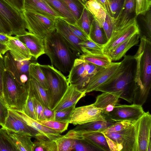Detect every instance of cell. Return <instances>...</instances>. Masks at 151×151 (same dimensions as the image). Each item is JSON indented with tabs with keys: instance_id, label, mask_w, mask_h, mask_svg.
<instances>
[{
	"instance_id": "cell-5",
	"label": "cell",
	"mask_w": 151,
	"mask_h": 151,
	"mask_svg": "<svg viewBox=\"0 0 151 151\" xmlns=\"http://www.w3.org/2000/svg\"><path fill=\"white\" fill-rule=\"evenodd\" d=\"M40 66L48 84L49 108L53 110L66 92L69 84L61 72L53 66L40 64Z\"/></svg>"
},
{
	"instance_id": "cell-34",
	"label": "cell",
	"mask_w": 151,
	"mask_h": 151,
	"mask_svg": "<svg viewBox=\"0 0 151 151\" xmlns=\"http://www.w3.org/2000/svg\"><path fill=\"white\" fill-rule=\"evenodd\" d=\"M9 110L17 123L22 131V134L35 138L36 136L40 133V132L28 124L20 116L13 110L9 109Z\"/></svg>"
},
{
	"instance_id": "cell-45",
	"label": "cell",
	"mask_w": 151,
	"mask_h": 151,
	"mask_svg": "<svg viewBox=\"0 0 151 151\" xmlns=\"http://www.w3.org/2000/svg\"><path fill=\"white\" fill-rule=\"evenodd\" d=\"M136 16L145 14L150 9L151 0H135Z\"/></svg>"
},
{
	"instance_id": "cell-2",
	"label": "cell",
	"mask_w": 151,
	"mask_h": 151,
	"mask_svg": "<svg viewBox=\"0 0 151 151\" xmlns=\"http://www.w3.org/2000/svg\"><path fill=\"white\" fill-rule=\"evenodd\" d=\"M116 73L96 91L118 93L120 98L131 103L135 85L136 61L133 56L125 55Z\"/></svg>"
},
{
	"instance_id": "cell-39",
	"label": "cell",
	"mask_w": 151,
	"mask_h": 151,
	"mask_svg": "<svg viewBox=\"0 0 151 151\" xmlns=\"http://www.w3.org/2000/svg\"><path fill=\"white\" fill-rule=\"evenodd\" d=\"M79 45L83 53H104L103 45L97 44L90 40L81 42Z\"/></svg>"
},
{
	"instance_id": "cell-57",
	"label": "cell",
	"mask_w": 151,
	"mask_h": 151,
	"mask_svg": "<svg viewBox=\"0 0 151 151\" xmlns=\"http://www.w3.org/2000/svg\"><path fill=\"white\" fill-rule=\"evenodd\" d=\"M101 3L106 12L111 15L109 0H99Z\"/></svg>"
},
{
	"instance_id": "cell-1",
	"label": "cell",
	"mask_w": 151,
	"mask_h": 151,
	"mask_svg": "<svg viewBox=\"0 0 151 151\" xmlns=\"http://www.w3.org/2000/svg\"><path fill=\"white\" fill-rule=\"evenodd\" d=\"M138 50L133 56L136 61L133 104L142 106L146 101L151 86V39L140 38Z\"/></svg>"
},
{
	"instance_id": "cell-60",
	"label": "cell",
	"mask_w": 151,
	"mask_h": 151,
	"mask_svg": "<svg viewBox=\"0 0 151 151\" xmlns=\"http://www.w3.org/2000/svg\"><path fill=\"white\" fill-rule=\"evenodd\" d=\"M81 4L83 6L85 5V4L87 1L86 0H76Z\"/></svg>"
},
{
	"instance_id": "cell-10",
	"label": "cell",
	"mask_w": 151,
	"mask_h": 151,
	"mask_svg": "<svg viewBox=\"0 0 151 151\" xmlns=\"http://www.w3.org/2000/svg\"><path fill=\"white\" fill-rule=\"evenodd\" d=\"M0 14L11 27L12 35L26 34V25L22 13L17 10L4 0H0Z\"/></svg>"
},
{
	"instance_id": "cell-7",
	"label": "cell",
	"mask_w": 151,
	"mask_h": 151,
	"mask_svg": "<svg viewBox=\"0 0 151 151\" xmlns=\"http://www.w3.org/2000/svg\"><path fill=\"white\" fill-rule=\"evenodd\" d=\"M22 14L30 33L44 39L55 30V19L30 11L24 10Z\"/></svg>"
},
{
	"instance_id": "cell-48",
	"label": "cell",
	"mask_w": 151,
	"mask_h": 151,
	"mask_svg": "<svg viewBox=\"0 0 151 151\" xmlns=\"http://www.w3.org/2000/svg\"><path fill=\"white\" fill-rule=\"evenodd\" d=\"M67 24L69 28L73 33L79 39L82 41L89 40L88 36L77 24Z\"/></svg>"
},
{
	"instance_id": "cell-24",
	"label": "cell",
	"mask_w": 151,
	"mask_h": 151,
	"mask_svg": "<svg viewBox=\"0 0 151 151\" xmlns=\"http://www.w3.org/2000/svg\"><path fill=\"white\" fill-rule=\"evenodd\" d=\"M27 89L33 96L43 106L49 108V101L47 90L37 81L29 75Z\"/></svg>"
},
{
	"instance_id": "cell-32",
	"label": "cell",
	"mask_w": 151,
	"mask_h": 151,
	"mask_svg": "<svg viewBox=\"0 0 151 151\" xmlns=\"http://www.w3.org/2000/svg\"><path fill=\"white\" fill-rule=\"evenodd\" d=\"M0 151H19L8 130L3 127L0 129Z\"/></svg>"
},
{
	"instance_id": "cell-16",
	"label": "cell",
	"mask_w": 151,
	"mask_h": 151,
	"mask_svg": "<svg viewBox=\"0 0 151 151\" xmlns=\"http://www.w3.org/2000/svg\"><path fill=\"white\" fill-rule=\"evenodd\" d=\"M55 28L57 32L77 57L83 54L79 45L80 43L82 41L73 33L65 21L61 19H56Z\"/></svg>"
},
{
	"instance_id": "cell-42",
	"label": "cell",
	"mask_w": 151,
	"mask_h": 151,
	"mask_svg": "<svg viewBox=\"0 0 151 151\" xmlns=\"http://www.w3.org/2000/svg\"><path fill=\"white\" fill-rule=\"evenodd\" d=\"M28 95L22 112L29 117L36 120L33 103V96L31 92L28 89Z\"/></svg>"
},
{
	"instance_id": "cell-61",
	"label": "cell",
	"mask_w": 151,
	"mask_h": 151,
	"mask_svg": "<svg viewBox=\"0 0 151 151\" xmlns=\"http://www.w3.org/2000/svg\"><path fill=\"white\" fill-rule=\"evenodd\" d=\"M87 1L88 0H86Z\"/></svg>"
},
{
	"instance_id": "cell-30",
	"label": "cell",
	"mask_w": 151,
	"mask_h": 151,
	"mask_svg": "<svg viewBox=\"0 0 151 151\" xmlns=\"http://www.w3.org/2000/svg\"><path fill=\"white\" fill-rule=\"evenodd\" d=\"M7 130L19 151H33L34 143L31 136Z\"/></svg>"
},
{
	"instance_id": "cell-49",
	"label": "cell",
	"mask_w": 151,
	"mask_h": 151,
	"mask_svg": "<svg viewBox=\"0 0 151 151\" xmlns=\"http://www.w3.org/2000/svg\"><path fill=\"white\" fill-rule=\"evenodd\" d=\"M124 0H109L111 16L115 18L122 7Z\"/></svg>"
},
{
	"instance_id": "cell-59",
	"label": "cell",
	"mask_w": 151,
	"mask_h": 151,
	"mask_svg": "<svg viewBox=\"0 0 151 151\" xmlns=\"http://www.w3.org/2000/svg\"><path fill=\"white\" fill-rule=\"evenodd\" d=\"M8 50L9 49L6 45L0 42V53L4 55Z\"/></svg>"
},
{
	"instance_id": "cell-35",
	"label": "cell",
	"mask_w": 151,
	"mask_h": 151,
	"mask_svg": "<svg viewBox=\"0 0 151 151\" xmlns=\"http://www.w3.org/2000/svg\"><path fill=\"white\" fill-rule=\"evenodd\" d=\"M93 19L91 14L84 6L80 17L77 21V25L88 36Z\"/></svg>"
},
{
	"instance_id": "cell-52",
	"label": "cell",
	"mask_w": 151,
	"mask_h": 151,
	"mask_svg": "<svg viewBox=\"0 0 151 151\" xmlns=\"http://www.w3.org/2000/svg\"><path fill=\"white\" fill-rule=\"evenodd\" d=\"M5 70L4 57L0 53V98L4 102L3 96V82Z\"/></svg>"
},
{
	"instance_id": "cell-17",
	"label": "cell",
	"mask_w": 151,
	"mask_h": 151,
	"mask_svg": "<svg viewBox=\"0 0 151 151\" xmlns=\"http://www.w3.org/2000/svg\"><path fill=\"white\" fill-rule=\"evenodd\" d=\"M15 36L25 45L35 60L45 54L44 39L28 32L24 35Z\"/></svg>"
},
{
	"instance_id": "cell-14",
	"label": "cell",
	"mask_w": 151,
	"mask_h": 151,
	"mask_svg": "<svg viewBox=\"0 0 151 151\" xmlns=\"http://www.w3.org/2000/svg\"><path fill=\"white\" fill-rule=\"evenodd\" d=\"M106 120L102 111L93 104L75 107L70 115L69 122V123L76 125L93 121Z\"/></svg>"
},
{
	"instance_id": "cell-4",
	"label": "cell",
	"mask_w": 151,
	"mask_h": 151,
	"mask_svg": "<svg viewBox=\"0 0 151 151\" xmlns=\"http://www.w3.org/2000/svg\"><path fill=\"white\" fill-rule=\"evenodd\" d=\"M28 95L27 88L19 83L5 70L3 82L4 101L9 109L23 111Z\"/></svg>"
},
{
	"instance_id": "cell-50",
	"label": "cell",
	"mask_w": 151,
	"mask_h": 151,
	"mask_svg": "<svg viewBox=\"0 0 151 151\" xmlns=\"http://www.w3.org/2000/svg\"><path fill=\"white\" fill-rule=\"evenodd\" d=\"M33 101L36 120H46L44 114L42 105L34 96Z\"/></svg>"
},
{
	"instance_id": "cell-53",
	"label": "cell",
	"mask_w": 151,
	"mask_h": 151,
	"mask_svg": "<svg viewBox=\"0 0 151 151\" xmlns=\"http://www.w3.org/2000/svg\"><path fill=\"white\" fill-rule=\"evenodd\" d=\"M0 33L8 36L12 35V30L10 25L0 14Z\"/></svg>"
},
{
	"instance_id": "cell-40",
	"label": "cell",
	"mask_w": 151,
	"mask_h": 151,
	"mask_svg": "<svg viewBox=\"0 0 151 151\" xmlns=\"http://www.w3.org/2000/svg\"><path fill=\"white\" fill-rule=\"evenodd\" d=\"M58 151H73L75 143V139L62 135L55 141Z\"/></svg>"
},
{
	"instance_id": "cell-36",
	"label": "cell",
	"mask_w": 151,
	"mask_h": 151,
	"mask_svg": "<svg viewBox=\"0 0 151 151\" xmlns=\"http://www.w3.org/2000/svg\"><path fill=\"white\" fill-rule=\"evenodd\" d=\"M101 28L93 19L89 35V40L99 44L104 45L106 42L102 33Z\"/></svg>"
},
{
	"instance_id": "cell-3",
	"label": "cell",
	"mask_w": 151,
	"mask_h": 151,
	"mask_svg": "<svg viewBox=\"0 0 151 151\" xmlns=\"http://www.w3.org/2000/svg\"><path fill=\"white\" fill-rule=\"evenodd\" d=\"M45 52L51 65L63 73L69 72L77 57L56 30L44 38Z\"/></svg>"
},
{
	"instance_id": "cell-28",
	"label": "cell",
	"mask_w": 151,
	"mask_h": 151,
	"mask_svg": "<svg viewBox=\"0 0 151 151\" xmlns=\"http://www.w3.org/2000/svg\"><path fill=\"white\" fill-rule=\"evenodd\" d=\"M78 58L85 62L103 68L109 66L112 62L108 56L104 53H83Z\"/></svg>"
},
{
	"instance_id": "cell-58",
	"label": "cell",
	"mask_w": 151,
	"mask_h": 151,
	"mask_svg": "<svg viewBox=\"0 0 151 151\" xmlns=\"http://www.w3.org/2000/svg\"><path fill=\"white\" fill-rule=\"evenodd\" d=\"M9 40V36L4 34L0 33V42L6 44Z\"/></svg>"
},
{
	"instance_id": "cell-51",
	"label": "cell",
	"mask_w": 151,
	"mask_h": 151,
	"mask_svg": "<svg viewBox=\"0 0 151 151\" xmlns=\"http://www.w3.org/2000/svg\"><path fill=\"white\" fill-rule=\"evenodd\" d=\"M9 109L4 102L0 98V125L2 127L4 126L8 116Z\"/></svg>"
},
{
	"instance_id": "cell-6",
	"label": "cell",
	"mask_w": 151,
	"mask_h": 151,
	"mask_svg": "<svg viewBox=\"0 0 151 151\" xmlns=\"http://www.w3.org/2000/svg\"><path fill=\"white\" fill-rule=\"evenodd\" d=\"M103 67L85 62L78 58L75 60L67 79L69 85L80 91L85 89L92 77Z\"/></svg>"
},
{
	"instance_id": "cell-15",
	"label": "cell",
	"mask_w": 151,
	"mask_h": 151,
	"mask_svg": "<svg viewBox=\"0 0 151 151\" xmlns=\"http://www.w3.org/2000/svg\"><path fill=\"white\" fill-rule=\"evenodd\" d=\"M121 62H112L106 68H103L92 78L85 89L86 93L96 91L99 88L106 83L116 73Z\"/></svg>"
},
{
	"instance_id": "cell-18",
	"label": "cell",
	"mask_w": 151,
	"mask_h": 151,
	"mask_svg": "<svg viewBox=\"0 0 151 151\" xmlns=\"http://www.w3.org/2000/svg\"><path fill=\"white\" fill-rule=\"evenodd\" d=\"M24 10L32 11L55 19L65 18L45 0H24Z\"/></svg>"
},
{
	"instance_id": "cell-56",
	"label": "cell",
	"mask_w": 151,
	"mask_h": 151,
	"mask_svg": "<svg viewBox=\"0 0 151 151\" xmlns=\"http://www.w3.org/2000/svg\"><path fill=\"white\" fill-rule=\"evenodd\" d=\"M44 114L46 120L54 119L55 111L48 107L43 106Z\"/></svg>"
},
{
	"instance_id": "cell-26",
	"label": "cell",
	"mask_w": 151,
	"mask_h": 151,
	"mask_svg": "<svg viewBox=\"0 0 151 151\" xmlns=\"http://www.w3.org/2000/svg\"><path fill=\"white\" fill-rule=\"evenodd\" d=\"M117 122L107 120L106 121L92 122L82 124L78 125L71 130L78 133L100 132L111 126Z\"/></svg>"
},
{
	"instance_id": "cell-41",
	"label": "cell",
	"mask_w": 151,
	"mask_h": 151,
	"mask_svg": "<svg viewBox=\"0 0 151 151\" xmlns=\"http://www.w3.org/2000/svg\"><path fill=\"white\" fill-rule=\"evenodd\" d=\"M73 14L77 21L84 6L76 0H61Z\"/></svg>"
},
{
	"instance_id": "cell-27",
	"label": "cell",
	"mask_w": 151,
	"mask_h": 151,
	"mask_svg": "<svg viewBox=\"0 0 151 151\" xmlns=\"http://www.w3.org/2000/svg\"><path fill=\"white\" fill-rule=\"evenodd\" d=\"M135 0H124L117 17L115 18L114 26L120 27L125 24L135 10Z\"/></svg>"
},
{
	"instance_id": "cell-33",
	"label": "cell",
	"mask_w": 151,
	"mask_h": 151,
	"mask_svg": "<svg viewBox=\"0 0 151 151\" xmlns=\"http://www.w3.org/2000/svg\"><path fill=\"white\" fill-rule=\"evenodd\" d=\"M29 73L30 76L37 81L47 90L48 86L47 80L40 64L37 63H31L29 65Z\"/></svg>"
},
{
	"instance_id": "cell-21",
	"label": "cell",
	"mask_w": 151,
	"mask_h": 151,
	"mask_svg": "<svg viewBox=\"0 0 151 151\" xmlns=\"http://www.w3.org/2000/svg\"><path fill=\"white\" fill-rule=\"evenodd\" d=\"M9 37L6 45L12 56L18 60H31L32 57L25 45L15 36Z\"/></svg>"
},
{
	"instance_id": "cell-29",
	"label": "cell",
	"mask_w": 151,
	"mask_h": 151,
	"mask_svg": "<svg viewBox=\"0 0 151 151\" xmlns=\"http://www.w3.org/2000/svg\"><path fill=\"white\" fill-rule=\"evenodd\" d=\"M34 143L33 151H58L55 141L41 133L36 136Z\"/></svg>"
},
{
	"instance_id": "cell-46",
	"label": "cell",
	"mask_w": 151,
	"mask_h": 151,
	"mask_svg": "<svg viewBox=\"0 0 151 151\" xmlns=\"http://www.w3.org/2000/svg\"><path fill=\"white\" fill-rule=\"evenodd\" d=\"M3 127L10 131L22 134V131L17 123L9 110L8 116Z\"/></svg>"
},
{
	"instance_id": "cell-31",
	"label": "cell",
	"mask_w": 151,
	"mask_h": 151,
	"mask_svg": "<svg viewBox=\"0 0 151 151\" xmlns=\"http://www.w3.org/2000/svg\"><path fill=\"white\" fill-rule=\"evenodd\" d=\"M65 19L67 23L77 24V21L70 10L61 0H45Z\"/></svg>"
},
{
	"instance_id": "cell-9",
	"label": "cell",
	"mask_w": 151,
	"mask_h": 151,
	"mask_svg": "<svg viewBox=\"0 0 151 151\" xmlns=\"http://www.w3.org/2000/svg\"><path fill=\"white\" fill-rule=\"evenodd\" d=\"M134 123L119 132L103 133L111 141L110 147L111 151H135L136 130Z\"/></svg>"
},
{
	"instance_id": "cell-12",
	"label": "cell",
	"mask_w": 151,
	"mask_h": 151,
	"mask_svg": "<svg viewBox=\"0 0 151 151\" xmlns=\"http://www.w3.org/2000/svg\"><path fill=\"white\" fill-rule=\"evenodd\" d=\"M142 106L133 104L127 105L117 103L112 111L105 115L106 119L115 122L128 121L135 123L145 112Z\"/></svg>"
},
{
	"instance_id": "cell-44",
	"label": "cell",
	"mask_w": 151,
	"mask_h": 151,
	"mask_svg": "<svg viewBox=\"0 0 151 151\" xmlns=\"http://www.w3.org/2000/svg\"><path fill=\"white\" fill-rule=\"evenodd\" d=\"M133 123L128 121L117 122L101 132L105 134L119 132L127 128Z\"/></svg>"
},
{
	"instance_id": "cell-55",
	"label": "cell",
	"mask_w": 151,
	"mask_h": 151,
	"mask_svg": "<svg viewBox=\"0 0 151 151\" xmlns=\"http://www.w3.org/2000/svg\"><path fill=\"white\" fill-rule=\"evenodd\" d=\"M145 22L148 37L151 39V14L150 9L146 13Z\"/></svg>"
},
{
	"instance_id": "cell-20",
	"label": "cell",
	"mask_w": 151,
	"mask_h": 151,
	"mask_svg": "<svg viewBox=\"0 0 151 151\" xmlns=\"http://www.w3.org/2000/svg\"><path fill=\"white\" fill-rule=\"evenodd\" d=\"M120 95L116 93L103 92L96 98L93 105L101 109L104 115L112 111L118 103Z\"/></svg>"
},
{
	"instance_id": "cell-37",
	"label": "cell",
	"mask_w": 151,
	"mask_h": 151,
	"mask_svg": "<svg viewBox=\"0 0 151 151\" xmlns=\"http://www.w3.org/2000/svg\"><path fill=\"white\" fill-rule=\"evenodd\" d=\"M40 123L56 131L61 134L67 130L69 121H60L55 119L37 120Z\"/></svg>"
},
{
	"instance_id": "cell-22",
	"label": "cell",
	"mask_w": 151,
	"mask_h": 151,
	"mask_svg": "<svg viewBox=\"0 0 151 151\" xmlns=\"http://www.w3.org/2000/svg\"><path fill=\"white\" fill-rule=\"evenodd\" d=\"M139 37L140 34L133 35L119 44L107 55L112 62L119 60L130 48L138 44Z\"/></svg>"
},
{
	"instance_id": "cell-25",
	"label": "cell",
	"mask_w": 151,
	"mask_h": 151,
	"mask_svg": "<svg viewBox=\"0 0 151 151\" xmlns=\"http://www.w3.org/2000/svg\"><path fill=\"white\" fill-rule=\"evenodd\" d=\"M84 6L102 28L107 12L99 0H88Z\"/></svg>"
},
{
	"instance_id": "cell-13",
	"label": "cell",
	"mask_w": 151,
	"mask_h": 151,
	"mask_svg": "<svg viewBox=\"0 0 151 151\" xmlns=\"http://www.w3.org/2000/svg\"><path fill=\"white\" fill-rule=\"evenodd\" d=\"M4 59L5 69L10 72L17 81L27 88L29 78V65L30 60H18L15 58L8 51Z\"/></svg>"
},
{
	"instance_id": "cell-11",
	"label": "cell",
	"mask_w": 151,
	"mask_h": 151,
	"mask_svg": "<svg viewBox=\"0 0 151 151\" xmlns=\"http://www.w3.org/2000/svg\"><path fill=\"white\" fill-rule=\"evenodd\" d=\"M136 130L135 151H151V115L149 111L134 123Z\"/></svg>"
},
{
	"instance_id": "cell-38",
	"label": "cell",
	"mask_w": 151,
	"mask_h": 151,
	"mask_svg": "<svg viewBox=\"0 0 151 151\" xmlns=\"http://www.w3.org/2000/svg\"><path fill=\"white\" fill-rule=\"evenodd\" d=\"M73 151H103L99 147L83 138L75 139Z\"/></svg>"
},
{
	"instance_id": "cell-54",
	"label": "cell",
	"mask_w": 151,
	"mask_h": 151,
	"mask_svg": "<svg viewBox=\"0 0 151 151\" xmlns=\"http://www.w3.org/2000/svg\"><path fill=\"white\" fill-rule=\"evenodd\" d=\"M20 12L24 11V0H4Z\"/></svg>"
},
{
	"instance_id": "cell-23",
	"label": "cell",
	"mask_w": 151,
	"mask_h": 151,
	"mask_svg": "<svg viewBox=\"0 0 151 151\" xmlns=\"http://www.w3.org/2000/svg\"><path fill=\"white\" fill-rule=\"evenodd\" d=\"M12 110L20 116L28 124L39 132L48 137L52 140L55 141L62 136L58 132L42 124L36 120L28 116L23 112Z\"/></svg>"
},
{
	"instance_id": "cell-19",
	"label": "cell",
	"mask_w": 151,
	"mask_h": 151,
	"mask_svg": "<svg viewBox=\"0 0 151 151\" xmlns=\"http://www.w3.org/2000/svg\"><path fill=\"white\" fill-rule=\"evenodd\" d=\"M84 91L79 90L74 86L69 85L66 92L58 104L52 110L58 111L76 106L81 98L86 95Z\"/></svg>"
},
{
	"instance_id": "cell-47",
	"label": "cell",
	"mask_w": 151,
	"mask_h": 151,
	"mask_svg": "<svg viewBox=\"0 0 151 151\" xmlns=\"http://www.w3.org/2000/svg\"><path fill=\"white\" fill-rule=\"evenodd\" d=\"M75 107H70L60 110L55 111V120L60 121H69L70 115Z\"/></svg>"
},
{
	"instance_id": "cell-43",
	"label": "cell",
	"mask_w": 151,
	"mask_h": 151,
	"mask_svg": "<svg viewBox=\"0 0 151 151\" xmlns=\"http://www.w3.org/2000/svg\"><path fill=\"white\" fill-rule=\"evenodd\" d=\"M115 24V18L106 12V17L102 28L104 32L108 41L110 39Z\"/></svg>"
},
{
	"instance_id": "cell-8",
	"label": "cell",
	"mask_w": 151,
	"mask_h": 151,
	"mask_svg": "<svg viewBox=\"0 0 151 151\" xmlns=\"http://www.w3.org/2000/svg\"><path fill=\"white\" fill-rule=\"evenodd\" d=\"M136 16L131 18L122 26L114 27L109 39L104 45L103 51L107 55L116 47L133 35L140 34Z\"/></svg>"
}]
</instances>
